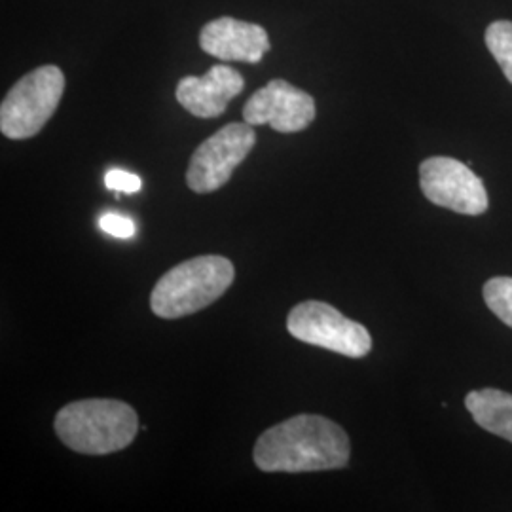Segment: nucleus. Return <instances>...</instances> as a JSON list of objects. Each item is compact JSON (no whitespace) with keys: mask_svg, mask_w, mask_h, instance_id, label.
Masks as SVG:
<instances>
[{"mask_svg":"<svg viewBox=\"0 0 512 512\" xmlns=\"http://www.w3.org/2000/svg\"><path fill=\"white\" fill-rule=\"evenodd\" d=\"M348 433L315 414L294 416L266 429L255 444L256 467L264 473H315L349 463Z\"/></svg>","mask_w":512,"mask_h":512,"instance_id":"1","label":"nucleus"},{"mask_svg":"<svg viewBox=\"0 0 512 512\" xmlns=\"http://www.w3.org/2000/svg\"><path fill=\"white\" fill-rule=\"evenodd\" d=\"M55 433L78 454L107 456L128 448L139 431V418L129 404L90 399L67 404L57 412Z\"/></svg>","mask_w":512,"mask_h":512,"instance_id":"2","label":"nucleus"},{"mask_svg":"<svg viewBox=\"0 0 512 512\" xmlns=\"http://www.w3.org/2000/svg\"><path fill=\"white\" fill-rule=\"evenodd\" d=\"M236 277L224 256L205 255L184 260L162 275L150 294V308L162 319H181L217 302Z\"/></svg>","mask_w":512,"mask_h":512,"instance_id":"3","label":"nucleus"},{"mask_svg":"<svg viewBox=\"0 0 512 512\" xmlns=\"http://www.w3.org/2000/svg\"><path fill=\"white\" fill-rule=\"evenodd\" d=\"M63 92L65 76L55 65H44L25 74L0 105L2 135L14 141L35 137L54 116Z\"/></svg>","mask_w":512,"mask_h":512,"instance_id":"4","label":"nucleus"},{"mask_svg":"<svg viewBox=\"0 0 512 512\" xmlns=\"http://www.w3.org/2000/svg\"><path fill=\"white\" fill-rule=\"evenodd\" d=\"M287 330L304 344L329 349L351 359H361L372 349V336L366 327L319 300L294 306L287 317Z\"/></svg>","mask_w":512,"mask_h":512,"instance_id":"5","label":"nucleus"},{"mask_svg":"<svg viewBox=\"0 0 512 512\" xmlns=\"http://www.w3.org/2000/svg\"><path fill=\"white\" fill-rule=\"evenodd\" d=\"M256 133L251 124H228L203 141L190 158L186 184L196 194H211L228 183L255 147Z\"/></svg>","mask_w":512,"mask_h":512,"instance_id":"6","label":"nucleus"},{"mask_svg":"<svg viewBox=\"0 0 512 512\" xmlns=\"http://www.w3.org/2000/svg\"><path fill=\"white\" fill-rule=\"evenodd\" d=\"M423 196L435 205L459 215H482L488 211V192L471 169L448 156H433L420 165Z\"/></svg>","mask_w":512,"mask_h":512,"instance_id":"7","label":"nucleus"},{"mask_svg":"<svg viewBox=\"0 0 512 512\" xmlns=\"http://www.w3.org/2000/svg\"><path fill=\"white\" fill-rule=\"evenodd\" d=\"M243 120L251 126H272L279 133H298L315 120V101L287 80L275 78L251 95L243 107Z\"/></svg>","mask_w":512,"mask_h":512,"instance_id":"8","label":"nucleus"},{"mask_svg":"<svg viewBox=\"0 0 512 512\" xmlns=\"http://www.w3.org/2000/svg\"><path fill=\"white\" fill-rule=\"evenodd\" d=\"M243 76L228 65H213L203 76H184L177 101L196 118H219L228 103L243 92Z\"/></svg>","mask_w":512,"mask_h":512,"instance_id":"9","label":"nucleus"},{"mask_svg":"<svg viewBox=\"0 0 512 512\" xmlns=\"http://www.w3.org/2000/svg\"><path fill=\"white\" fill-rule=\"evenodd\" d=\"M200 46L205 54L213 55L220 61L258 63L270 52V38L256 23L219 18L203 27Z\"/></svg>","mask_w":512,"mask_h":512,"instance_id":"10","label":"nucleus"},{"mask_svg":"<svg viewBox=\"0 0 512 512\" xmlns=\"http://www.w3.org/2000/svg\"><path fill=\"white\" fill-rule=\"evenodd\" d=\"M465 406L473 420L488 433L512 444V395L501 389H476L465 397Z\"/></svg>","mask_w":512,"mask_h":512,"instance_id":"11","label":"nucleus"},{"mask_svg":"<svg viewBox=\"0 0 512 512\" xmlns=\"http://www.w3.org/2000/svg\"><path fill=\"white\" fill-rule=\"evenodd\" d=\"M486 46L512 84V21H495L486 31Z\"/></svg>","mask_w":512,"mask_h":512,"instance_id":"12","label":"nucleus"},{"mask_svg":"<svg viewBox=\"0 0 512 512\" xmlns=\"http://www.w3.org/2000/svg\"><path fill=\"white\" fill-rule=\"evenodd\" d=\"M482 293L486 306L512 329V277H492Z\"/></svg>","mask_w":512,"mask_h":512,"instance_id":"13","label":"nucleus"},{"mask_svg":"<svg viewBox=\"0 0 512 512\" xmlns=\"http://www.w3.org/2000/svg\"><path fill=\"white\" fill-rule=\"evenodd\" d=\"M105 184L109 190L114 192H126V194H135L141 190L143 181L139 175L135 173H129L124 169H110L105 175Z\"/></svg>","mask_w":512,"mask_h":512,"instance_id":"14","label":"nucleus"},{"mask_svg":"<svg viewBox=\"0 0 512 512\" xmlns=\"http://www.w3.org/2000/svg\"><path fill=\"white\" fill-rule=\"evenodd\" d=\"M99 228L114 238L129 239L135 236V222L118 213H105L99 219Z\"/></svg>","mask_w":512,"mask_h":512,"instance_id":"15","label":"nucleus"}]
</instances>
